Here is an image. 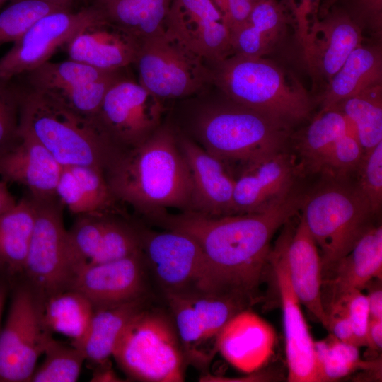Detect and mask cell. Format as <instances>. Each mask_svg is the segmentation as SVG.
Here are the masks:
<instances>
[{"mask_svg":"<svg viewBox=\"0 0 382 382\" xmlns=\"http://www.w3.org/2000/svg\"><path fill=\"white\" fill-rule=\"evenodd\" d=\"M303 197L294 188L259 212L224 216L165 212L147 219L192 238L208 260L221 291L251 306L262 299L260 287L270 268L272 239L299 213Z\"/></svg>","mask_w":382,"mask_h":382,"instance_id":"obj_1","label":"cell"},{"mask_svg":"<svg viewBox=\"0 0 382 382\" xmlns=\"http://www.w3.org/2000/svg\"><path fill=\"white\" fill-rule=\"evenodd\" d=\"M103 173L115 198L146 219L191 209V175L168 118L141 144L117 150Z\"/></svg>","mask_w":382,"mask_h":382,"instance_id":"obj_2","label":"cell"},{"mask_svg":"<svg viewBox=\"0 0 382 382\" xmlns=\"http://www.w3.org/2000/svg\"><path fill=\"white\" fill-rule=\"evenodd\" d=\"M174 127L230 165L239 166L282 150L291 129L226 97L213 84L178 100Z\"/></svg>","mask_w":382,"mask_h":382,"instance_id":"obj_3","label":"cell"},{"mask_svg":"<svg viewBox=\"0 0 382 382\" xmlns=\"http://www.w3.org/2000/svg\"><path fill=\"white\" fill-rule=\"evenodd\" d=\"M208 66L212 84L241 105L291 129L311 116L313 99L307 90L269 59L233 54Z\"/></svg>","mask_w":382,"mask_h":382,"instance_id":"obj_4","label":"cell"},{"mask_svg":"<svg viewBox=\"0 0 382 382\" xmlns=\"http://www.w3.org/2000/svg\"><path fill=\"white\" fill-rule=\"evenodd\" d=\"M16 79L21 88L20 131L33 137L62 166H86L103 171L117 149L93 119Z\"/></svg>","mask_w":382,"mask_h":382,"instance_id":"obj_5","label":"cell"},{"mask_svg":"<svg viewBox=\"0 0 382 382\" xmlns=\"http://www.w3.org/2000/svg\"><path fill=\"white\" fill-rule=\"evenodd\" d=\"M324 182L305 195L300 210L309 233L320 250L323 270L353 248L374 224L371 207L347 178L324 177Z\"/></svg>","mask_w":382,"mask_h":382,"instance_id":"obj_6","label":"cell"},{"mask_svg":"<svg viewBox=\"0 0 382 382\" xmlns=\"http://www.w3.org/2000/svg\"><path fill=\"white\" fill-rule=\"evenodd\" d=\"M129 378L149 382H181L185 359L171 315L146 306L120 335L112 355Z\"/></svg>","mask_w":382,"mask_h":382,"instance_id":"obj_7","label":"cell"},{"mask_svg":"<svg viewBox=\"0 0 382 382\" xmlns=\"http://www.w3.org/2000/svg\"><path fill=\"white\" fill-rule=\"evenodd\" d=\"M10 294L0 330V382H28L52 332L44 318L45 299L21 274L13 277Z\"/></svg>","mask_w":382,"mask_h":382,"instance_id":"obj_8","label":"cell"},{"mask_svg":"<svg viewBox=\"0 0 382 382\" xmlns=\"http://www.w3.org/2000/svg\"><path fill=\"white\" fill-rule=\"evenodd\" d=\"M134 64L139 83L165 103L192 96L212 84L207 63L164 30L141 42Z\"/></svg>","mask_w":382,"mask_h":382,"instance_id":"obj_9","label":"cell"},{"mask_svg":"<svg viewBox=\"0 0 382 382\" xmlns=\"http://www.w3.org/2000/svg\"><path fill=\"white\" fill-rule=\"evenodd\" d=\"M178 334L186 364L205 369L217 352L225 324L250 306L217 291L164 294Z\"/></svg>","mask_w":382,"mask_h":382,"instance_id":"obj_10","label":"cell"},{"mask_svg":"<svg viewBox=\"0 0 382 382\" xmlns=\"http://www.w3.org/2000/svg\"><path fill=\"white\" fill-rule=\"evenodd\" d=\"M164 230L155 231L139 226L141 251L163 294H224L199 245L184 233Z\"/></svg>","mask_w":382,"mask_h":382,"instance_id":"obj_11","label":"cell"},{"mask_svg":"<svg viewBox=\"0 0 382 382\" xmlns=\"http://www.w3.org/2000/svg\"><path fill=\"white\" fill-rule=\"evenodd\" d=\"M32 199L35 208V223L21 274L45 301L69 289L72 279L67 230L63 220L64 205L58 197Z\"/></svg>","mask_w":382,"mask_h":382,"instance_id":"obj_12","label":"cell"},{"mask_svg":"<svg viewBox=\"0 0 382 382\" xmlns=\"http://www.w3.org/2000/svg\"><path fill=\"white\" fill-rule=\"evenodd\" d=\"M166 103L126 74L111 85L93 119L117 150L145 141L163 122Z\"/></svg>","mask_w":382,"mask_h":382,"instance_id":"obj_13","label":"cell"},{"mask_svg":"<svg viewBox=\"0 0 382 382\" xmlns=\"http://www.w3.org/2000/svg\"><path fill=\"white\" fill-rule=\"evenodd\" d=\"M125 69L105 71L69 59L47 61L21 75L23 84L88 117H93L109 88Z\"/></svg>","mask_w":382,"mask_h":382,"instance_id":"obj_14","label":"cell"},{"mask_svg":"<svg viewBox=\"0 0 382 382\" xmlns=\"http://www.w3.org/2000/svg\"><path fill=\"white\" fill-rule=\"evenodd\" d=\"M98 13L93 5L75 12L71 8L57 10L42 16L0 57V77L14 79L50 61L58 48L66 45Z\"/></svg>","mask_w":382,"mask_h":382,"instance_id":"obj_15","label":"cell"},{"mask_svg":"<svg viewBox=\"0 0 382 382\" xmlns=\"http://www.w3.org/2000/svg\"><path fill=\"white\" fill-rule=\"evenodd\" d=\"M300 30L306 66L313 79L326 86L363 40L361 30L337 4Z\"/></svg>","mask_w":382,"mask_h":382,"instance_id":"obj_16","label":"cell"},{"mask_svg":"<svg viewBox=\"0 0 382 382\" xmlns=\"http://www.w3.org/2000/svg\"><path fill=\"white\" fill-rule=\"evenodd\" d=\"M164 30L207 64L233 54L230 29L212 0H173Z\"/></svg>","mask_w":382,"mask_h":382,"instance_id":"obj_17","label":"cell"},{"mask_svg":"<svg viewBox=\"0 0 382 382\" xmlns=\"http://www.w3.org/2000/svg\"><path fill=\"white\" fill-rule=\"evenodd\" d=\"M234 175L235 214L264 210L288 195L301 173L294 154L286 148L241 165Z\"/></svg>","mask_w":382,"mask_h":382,"instance_id":"obj_18","label":"cell"},{"mask_svg":"<svg viewBox=\"0 0 382 382\" xmlns=\"http://www.w3.org/2000/svg\"><path fill=\"white\" fill-rule=\"evenodd\" d=\"M282 309L289 382H318L314 342L289 278L282 233L270 255Z\"/></svg>","mask_w":382,"mask_h":382,"instance_id":"obj_19","label":"cell"},{"mask_svg":"<svg viewBox=\"0 0 382 382\" xmlns=\"http://www.w3.org/2000/svg\"><path fill=\"white\" fill-rule=\"evenodd\" d=\"M146 261L141 251L119 260L88 264L74 275L69 289L87 297L94 309L146 296Z\"/></svg>","mask_w":382,"mask_h":382,"instance_id":"obj_20","label":"cell"},{"mask_svg":"<svg viewBox=\"0 0 382 382\" xmlns=\"http://www.w3.org/2000/svg\"><path fill=\"white\" fill-rule=\"evenodd\" d=\"M175 129L179 148L188 166L192 182L190 211L209 216L235 214V178L230 165L206 151L188 136Z\"/></svg>","mask_w":382,"mask_h":382,"instance_id":"obj_21","label":"cell"},{"mask_svg":"<svg viewBox=\"0 0 382 382\" xmlns=\"http://www.w3.org/2000/svg\"><path fill=\"white\" fill-rule=\"evenodd\" d=\"M140 45L139 40L108 19L99 9L72 35L66 48L69 59L115 71L134 64Z\"/></svg>","mask_w":382,"mask_h":382,"instance_id":"obj_22","label":"cell"},{"mask_svg":"<svg viewBox=\"0 0 382 382\" xmlns=\"http://www.w3.org/2000/svg\"><path fill=\"white\" fill-rule=\"evenodd\" d=\"M284 226L285 257L293 289L300 302L328 329L323 301V264L318 246L301 216L295 226L291 219Z\"/></svg>","mask_w":382,"mask_h":382,"instance_id":"obj_23","label":"cell"},{"mask_svg":"<svg viewBox=\"0 0 382 382\" xmlns=\"http://www.w3.org/2000/svg\"><path fill=\"white\" fill-rule=\"evenodd\" d=\"M273 327L250 308L234 315L217 339V352L233 367L245 374L262 368L274 353Z\"/></svg>","mask_w":382,"mask_h":382,"instance_id":"obj_24","label":"cell"},{"mask_svg":"<svg viewBox=\"0 0 382 382\" xmlns=\"http://www.w3.org/2000/svg\"><path fill=\"white\" fill-rule=\"evenodd\" d=\"M20 135L18 145L0 157V175L26 187L33 199L57 197L63 166L30 134L20 131Z\"/></svg>","mask_w":382,"mask_h":382,"instance_id":"obj_25","label":"cell"},{"mask_svg":"<svg viewBox=\"0 0 382 382\" xmlns=\"http://www.w3.org/2000/svg\"><path fill=\"white\" fill-rule=\"evenodd\" d=\"M323 285L330 289L329 303L341 300L348 294L361 290L382 277V226L374 225L345 256L323 270Z\"/></svg>","mask_w":382,"mask_h":382,"instance_id":"obj_26","label":"cell"},{"mask_svg":"<svg viewBox=\"0 0 382 382\" xmlns=\"http://www.w3.org/2000/svg\"><path fill=\"white\" fill-rule=\"evenodd\" d=\"M57 195L74 214L115 213L126 214L113 196L103 171L86 166H63Z\"/></svg>","mask_w":382,"mask_h":382,"instance_id":"obj_27","label":"cell"},{"mask_svg":"<svg viewBox=\"0 0 382 382\" xmlns=\"http://www.w3.org/2000/svg\"><path fill=\"white\" fill-rule=\"evenodd\" d=\"M351 130L353 126L337 108L320 110L295 139L301 173L323 175L339 141Z\"/></svg>","mask_w":382,"mask_h":382,"instance_id":"obj_28","label":"cell"},{"mask_svg":"<svg viewBox=\"0 0 382 382\" xmlns=\"http://www.w3.org/2000/svg\"><path fill=\"white\" fill-rule=\"evenodd\" d=\"M289 23L283 2L258 0L246 21L231 33L233 54L265 57L282 42Z\"/></svg>","mask_w":382,"mask_h":382,"instance_id":"obj_29","label":"cell"},{"mask_svg":"<svg viewBox=\"0 0 382 382\" xmlns=\"http://www.w3.org/2000/svg\"><path fill=\"white\" fill-rule=\"evenodd\" d=\"M382 85V52L379 45H361L349 55L326 86L320 97L321 110Z\"/></svg>","mask_w":382,"mask_h":382,"instance_id":"obj_30","label":"cell"},{"mask_svg":"<svg viewBox=\"0 0 382 382\" xmlns=\"http://www.w3.org/2000/svg\"><path fill=\"white\" fill-rule=\"evenodd\" d=\"M146 306V296L94 309L83 337L73 346L83 353L86 361L96 365L107 362L117 339L132 317Z\"/></svg>","mask_w":382,"mask_h":382,"instance_id":"obj_31","label":"cell"},{"mask_svg":"<svg viewBox=\"0 0 382 382\" xmlns=\"http://www.w3.org/2000/svg\"><path fill=\"white\" fill-rule=\"evenodd\" d=\"M173 0H96L110 21L141 42L164 30Z\"/></svg>","mask_w":382,"mask_h":382,"instance_id":"obj_32","label":"cell"},{"mask_svg":"<svg viewBox=\"0 0 382 382\" xmlns=\"http://www.w3.org/2000/svg\"><path fill=\"white\" fill-rule=\"evenodd\" d=\"M35 218L30 197L0 215V262L13 275L22 273Z\"/></svg>","mask_w":382,"mask_h":382,"instance_id":"obj_33","label":"cell"},{"mask_svg":"<svg viewBox=\"0 0 382 382\" xmlns=\"http://www.w3.org/2000/svg\"><path fill=\"white\" fill-rule=\"evenodd\" d=\"M94 307L83 294L67 289L45 301L44 318L50 331L65 335L71 345L79 342L85 335Z\"/></svg>","mask_w":382,"mask_h":382,"instance_id":"obj_34","label":"cell"},{"mask_svg":"<svg viewBox=\"0 0 382 382\" xmlns=\"http://www.w3.org/2000/svg\"><path fill=\"white\" fill-rule=\"evenodd\" d=\"M335 107L353 126L364 153L382 141V85L347 98Z\"/></svg>","mask_w":382,"mask_h":382,"instance_id":"obj_35","label":"cell"},{"mask_svg":"<svg viewBox=\"0 0 382 382\" xmlns=\"http://www.w3.org/2000/svg\"><path fill=\"white\" fill-rule=\"evenodd\" d=\"M357 346L344 342L332 334L314 342L318 382L333 381L368 364L359 357Z\"/></svg>","mask_w":382,"mask_h":382,"instance_id":"obj_36","label":"cell"},{"mask_svg":"<svg viewBox=\"0 0 382 382\" xmlns=\"http://www.w3.org/2000/svg\"><path fill=\"white\" fill-rule=\"evenodd\" d=\"M42 364L35 369L31 382H75L86 361L82 351L54 338L47 345Z\"/></svg>","mask_w":382,"mask_h":382,"instance_id":"obj_37","label":"cell"},{"mask_svg":"<svg viewBox=\"0 0 382 382\" xmlns=\"http://www.w3.org/2000/svg\"><path fill=\"white\" fill-rule=\"evenodd\" d=\"M61 9L50 0H13L0 11V46L18 40L37 21Z\"/></svg>","mask_w":382,"mask_h":382,"instance_id":"obj_38","label":"cell"},{"mask_svg":"<svg viewBox=\"0 0 382 382\" xmlns=\"http://www.w3.org/2000/svg\"><path fill=\"white\" fill-rule=\"evenodd\" d=\"M21 101L18 80L0 77V157L14 149L21 140Z\"/></svg>","mask_w":382,"mask_h":382,"instance_id":"obj_39","label":"cell"},{"mask_svg":"<svg viewBox=\"0 0 382 382\" xmlns=\"http://www.w3.org/2000/svg\"><path fill=\"white\" fill-rule=\"evenodd\" d=\"M355 173L357 187L377 214L382 204V141L364 153Z\"/></svg>","mask_w":382,"mask_h":382,"instance_id":"obj_40","label":"cell"},{"mask_svg":"<svg viewBox=\"0 0 382 382\" xmlns=\"http://www.w3.org/2000/svg\"><path fill=\"white\" fill-rule=\"evenodd\" d=\"M342 6L361 31L378 40L382 33V0H339Z\"/></svg>","mask_w":382,"mask_h":382,"instance_id":"obj_41","label":"cell"},{"mask_svg":"<svg viewBox=\"0 0 382 382\" xmlns=\"http://www.w3.org/2000/svg\"><path fill=\"white\" fill-rule=\"evenodd\" d=\"M338 301L345 305L358 346H367L366 335L370 316L366 295L361 290H356Z\"/></svg>","mask_w":382,"mask_h":382,"instance_id":"obj_42","label":"cell"},{"mask_svg":"<svg viewBox=\"0 0 382 382\" xmlns=\"http://www.w3.org/2000/svg\"><path fill=\"white\" fill-rule=\"evenodd\" d=\"M328 330L338 340L357 347L352 323L342 302H335L326 309Z\"/></svg>","mask_w":382,"mask_h":382,"instance_id":"obj_43","label":"cell"},{"mask_svg":"<svg viewBox=\"0 0 382 382\" xmlns=\"http://www.w3.org/2000/svg\"><path fill=\"white\" fill-rule=\"evenodd\" d=\"M257 1L226 0V11L224 18L231 33L246 21Z\"/></svg>","mask_w":382,"mask_h":382,"instance_id":"obj_44","label":"cell"},{"mask_svg":"<svg viewBox=\"0 0 382 382\" xmlns=\"http://www.w3.org/2000/svg\"><path fill=\"white\" fill-rule=\"evenodd\" d=\"M366 296L370 319H382V289L381 284L372 286Z\"/></svg>","mask_w":382,"mask_h":382,"instance_id":"obj_45","label":"cell"},{"mask_svg":"<svg viewBox=\"0 0 382 382\" xmlns=\"http://www.w3.org/2000/svg\"><path fill=\"white\" fill-rule=\"evenodd\" d=\"M14 276L0 262V324L5 302L8 295L10 294Z\"/></svg>","mask_w":382,"mask_h":382,"instance_id":"obj_46","label":"cell"},{"mask_svg":"<svg viewBox=\"0 0 382 382\" xmlns=\"http://www.w3.org/2000/svg\"><path fill=\"white\" fill-rule=\"evenodd\" d=\"M367 346L381 350L382 347V319H370L367 329Z\"/></svg>","mask_w":382,"mask_h":382,"instance_id":"obj_47","label":"cell"},{"mask_svg":"<svg viewBox=\"0 0 382 382\" xmlns=\"http://www.w3.org/2000/svg\"><path fill=\"white\" fill-rule=\"evenodd\" d=\"M6 183L0 180V215L12 209L17 203L8 190Z\"/></svg>","mask_w":382,"mask_h":382,"instance_id":"obj_48","label":"cell"},{"mask_svg":"<svg viewBox=\"0 0 382 382\" xmlns=\"http://www.w3.org/2000/svg\"><path fill=\"white\" fill-rule=\"evenodd\" d=\"M105 362L98 365V367L93 374L91 381H121L120 378L110 368L105 366Z\"/></svg>","mask_w":382,"mask_h":382,"instance_id":"obj_49","label":"cell"},{"mask_svg":"<svg viewBox=\"0 0 382 382\" xmlns=\"http://www.w3.org/2000/svg\"><path fill=\"white\" fill-rule=\"evenodd\" d=\"M294 0H287L288 3ZM313 0H301V4L293 11L296 19H306L307 15L311 11Z\"/></svg>","mask_w":382,"mask_h":382,"instance_id":"obj_50","label":"cell"},{"mask_svg":"<svg viewBox=\"0 0 382 382\" xmlns=\"http://www.w3.org/2000/svg\"><path fill=\"white\" fill-rule=\"evenodd\" d=\"M339 0H323L322 5L320 6V13H325L330 7L335 4Z\"/></svg>","mask_w":382,"mask_h":382,"instance_id":"obj_51","label":"cell"},{"mask_svg":"<svg viewBox=\"0 0 382 382\" xmlns=\"http://www.w3.org/2000/svg\"><path fill=\"white\" fill-rule=\"evenodd\" d=\"M55 4L59 6L62 8L71 9L73 0H50Z\"/></svg>","mask_w":382,"mask_h":382,"instance_id":"obj_52","label":"cell"},{"mask_svg":"<svg viewBox=\"0 0 382 382\" xmlns=\"http://www.w3.org/2000/svg\"><path fill=\"white\" fill-rule=\"evenodd\" d=\"M8 0H0V8L1 7V6Z\"/></svg>","mask_w":382,"mask_h":382,"instance_id":"obj_53","label":"cell"}]
</instances>
